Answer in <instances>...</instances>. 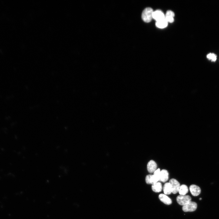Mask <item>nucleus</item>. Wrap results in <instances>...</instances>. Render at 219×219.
Returning a JSON list of instances; mask_svg holds the SVG:
<instances>
[{"mask_svg": "<svg viewBox=\"0 0 219 219\" xmlns=\"http://www.w3.org/2000/svg\"><path fill=\"white\" fill-rule=\"evenodd\" d=\"M153 19L156 22L158 21L165 19V15L161 10H156L153 12Z\"/></svg>", "mask_w": 219, "mask_h": 219, "instance_id": "obj_5", "label": "nucleus"}, {"mask_svg": "<svg viewBox=\"0 0 219 219\" xmlns=\"http://www.w3.org/2000/svg\"><path fill=\"white\" fill-rule=\"evenodd\" d=\"M188 192V187L185 185H182L180 186L179 192L180 195H185Z\"/></svg>", "mask_w": 219, "mask_h": 219, "instance_id": "obj_15", "label": "nucleus"}, {"mask_svg": "<svg viewBox=\"0 0 219 219\" xmlns=\"http://www.w3.org/2000/svg\"><path fill=\"white\" fill-rule=\"evenodd\" d=\"M172 189V193L175 194L179 192L180 187V184L179 182L174 179H171L169 181Z\"/></svg>", "mask_w": 219, "mask_h": 219, "instance_id": "obj_3", "label": "nucleus"}, {"mask_svg": "<svg viewBox=\"0 0 219 219\" xmlns=\"http://www.w3.org/2000/svg\"><path fill=\"white\" fill-rule=\"evenodd\" d=\"M201 199H202V198H200L199 199V200H201Z\"/></svg>", "mask_w": 219, "mask_h": 219, "instance_id": "obj_18", "label": "nucleus"}, {"mask_svg": "<svg viewBox=\"0 0 219 219\" xmlns=\"http://www.w3.org/2000/svg\"><path fill=\"white\" fill-rule=\"evenodd\" d=\"M163 191L165 195H169L172 193V189L171 185L169 182L165 183L163 187Z\"/></svg>", "mask_w": 219, "mask_h": 219, "instance_id": "obj_14", "label": "nucleus"}, {"mask_svg": "<svg viewBox=\"0 0 219 219\" xmlns=\"http://www.w3.org/2000/svg\"><path fill=\"white\" fill-rule=\"evenodd\" d=\"M153 11L152 9L148 7L144 9L142 12L141 17L143 20L145 22L149 23L153 19Z\"/></svg>", "mask_w": 219, "mask_h": 219, "instance_id": "obj_1", "label": "nucleus"}, {"mask_svg": "<svg viewBox=\"0 0 219 219\" xmlns=\"http://www.w3.org/2000/svg\"><path fill=\"white\" fill-rule=\"evenodd\" d=\"M158 198L159 200L165 204L170 205L172 203L171 199L165 194H161L159 195Z\"/></svg>", "mask_w": 219, "mask_h": 219, "instance_id": "obj_9", "label": "nucleus"}, {"mask_svg": "<svg viewBox=\"0 0 219 219\" xmlns=\"http://www.w3.org/2000/svg\"><path fill=\"white\" fill-rule=\"evenodd\" d=\"M168 22L165 19H164L156 22V26L158 28L161 29L164 28L167 26Z\"/></svg>", "mask_w": 219, "mask_h": 219, "instance_id": "obj_13", "label": "nucleus"}, {"mask_svg": "<svg viewBox=\"0 0 219 219\" xmlns=\"http://www.w3.org/2000/svg\"><path fill=\"white\" fill-rule=\"evenodd\" d=\"M169 179V173L165 169H163L160 171L159 181L163 182L167 181Z\"/></svg>", "mask_w": 219, "mask_h": 219, "instance_id": "obj_8", "label": "nucleus"}, {"mask_svg": "<svg viewBox=\"0 0 219 219\" xmlns=\"http://www.w3.org/2000/svg\"><path fill=\"white\" fill-rule=\"evenodd\" d=\"M189 190L191 194L194 196L199 195L201 192L200 187L195 185H192L189 187Z\"/></svg>", "mask_w": 219, "mask_h": 219, "instance_id": "obj_7", "label": "nucleus"}, {"mask_svg": "<svg viewBox=\"0 0 219 219\" xmlns=\"http://www.w3.org/2000/svg\"><path fill=\"white\" fill-rule=\"evenodd\" d=\"M157 165L156 162L153 160L150 161L147 165L148 171L150 173H154L157 169Z\"/></svg>", "mask_w": 219, "mask_h": 219, "instance_id": "obj_6", "label": "nucleus"}, {"mask_svg": "<svg viewBox=\"0 0 219 219\" xmlns=\"http://www.w3.org/2000/svg\"><path fill=\"white\" fill-rule=\"evenodd\" d=\"M197 207V203L191 201L187 204L183 206L182 210L184 212H193L195 211Z\"/></svg>", "mask_w": 219, "mask_h": 219, "instance_id": "obj_4", "label": "nucleus"}, {"mask_svg": "<svg viewBox=\"0 0 219 219\" xmlns=\"http://www.w3.org/2000/svg\"><path fill=\"white\" fill-rule=\"evenodd\" d=\"M162 188V184L159 182H157L153 184L151 186L152 190L154 192L157 193L161 191Z\"/></svg>", "mask_w": 219, "mask_h": 219, "instance_id": "obj_11", "label": "nucleus"}, {"mask_svg": "<svg viewBox=\"0 0 219 219\" xmlns=\"http://www.w3.org/2000/svg\"><path fill=\"white\" fill-rule=\"evenodd\" d=\"M145 181L147 184H153L158 182V181L155 179L153 175H147L145 178Z\"/></svg>", "mask_w": 219, "mask_h": 219, "instance_id": "obj_12", "label": "nucleus"}, {"mask_svg": "<svg viewBox=\"0 0 219 219\" xmlns=\"http://www.w3.org/2000/svg\"><path fill=\"white\" fill-rule=\"evenodd\" d=\"M191 198L189 195H179L176 198V201L180 205H185L191 201Z\"/></svg>", "mask_w": 219, "mask_h": 219, "instance_id": "obj_2", "label": "nucleus"}, {"mask_svg": "<svg viewBox=\"0 0 219 219\" xmlns=\"http://www.w3.org/2000/svg\"><path fill=\"white\" fill-rule=\"evenodd\" d=\"M207 57L212 61H215L216 60L217 56L213 53H210L207 55Z\"/></svg>", "mask_w": 219, "mask_h": 219, "instance_id": "obj_16", "label": "nucleus"}, {"mask_svg": "<svg viewBox=\"0 0 219 219\" xmlns=\"http://www.w3.org/2000/svg\"><path fill=\"white\" fill-rule=\"evenodd\" d=\"M175 14L171 10L168 11L165 15V19L168 23H172L173 22Z\"/></svg>", "mask_w": 219, "mask_h": 219, "instance_id": "obj_10", "label": "nucleus"}, {"mask_svg": "<svg viewBox=\"0 0 219 219\" xmlns=\"http://www.w3.org/2000/svg\"><path fill=\"white\" fill-rule=\"evenodd\" d=\"M160 170L158 169L154 172L153 176L155 179L158 181H159Z\"/></svg>", "mask_w": 219, "mask_h": 219, "instance_id": "obj_17", "label": "nucleus"}]
</instances>
